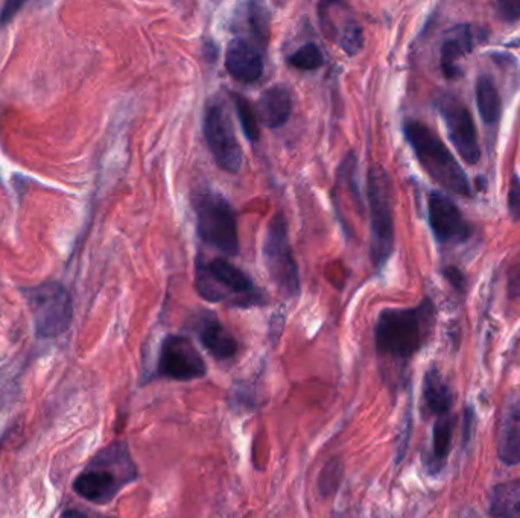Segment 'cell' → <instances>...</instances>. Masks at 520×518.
I'll use <instances>...</instances> for the list:
<instances>
[{
	"label": "cell",
	"mask_w": 520,
	"mask_h": 518,
	"mask_svg": "<svg viewBox=\"0 0 520 518\" xmlns=\"http://www.w3.org/2000/svg\"><path fill=\"white\" fill-rule=\"evenodd\" d=\"M437 108L448 130L449 140L467 165H478L481 160L478 130L467 105L454 95L438 98Z\"/></svg>",
	"instance_id": "cell-10"
},
{
	"label": "cell",
	"mask_w": 520,
	"mask_h": 518,
	"mask_svg": "<svg viewBox=\"0 0 520 518\" xmlns=\"http://www.w3.org/2000/svg\"><path fill=\"white\" fill-rule=\"evenodd\" d=\"M292 107H294V102H292L291 92L285 86H274L259 96L254 110H256L259 122H262L265 127L276 130L289 121Z\"/></svg>",
	"instance_id": "cell-18"
},
{
	"label": "cell",
	"mask_w": 520,
	"mask_h": 518,
	"mask_svg": "<svg viewBox=\"0 0 520 518\" xmlns=\"http://www.w3.org/2000/svg\"><path fill=\"white\" fill-rule=\"evenodd\" d=\"M486 38V29L482 26L473 25V23L455 26L454 31L441 45L440 67L444 76L448 79H455L463 75L458 63L473 52L475 46L484 42Z\"/></svg>",
	"instance_id": "cell-14"
},
{
	"label": "cell",
	"mask_w": 520,
	"mask_h": 518,
	"mask_svg": "<svg viewBox=\"0 0 520 518\" xmlns=\"http://www.w3.org/2000/svg\"><path fill=\"white\" fill-rule=\"evenodd\" d=\"M289 66L294 69L303 70V72H311V70L320 69L324 64V55L318 45L315 43H306L300 46L297 51L292 52L288 58Z\"/></svg>",
	"instance_id": "cell-24"
},
{
	"label": "cell",
	"mask_w": 520,
	"mask_h": 518,
	"mask_svg": "<svg viewBox=\"0 0 520 518\" xmlns=\"http://www.w3.org/2000/svg\"><path fill=\"white\" fill-rule=\"evenodd\" d=\"M437 309L426 297L414 307H390L379 313L375 327L379 356L406 364L423 350L434 333Z\"/></svg>",
	"instance_id": "cell-1"
},
{
	"label": "cell",
	"mask_w": 520,
	"mask_h": 518,
	"mask_svg": "<svg viewBox=\"0 0 520 518\" xmlns=\"http://www.w3.org/2000/svg\"><path fill=\"white\" fill-rule=\"evenodd\" d=\"M195 288L209 303H230L236 307L265 306L267 295L260 291L250 275L222 257L204 262L198 257L195 266Z\"/></svg>",
	"instance_id": "cell-3"
},
{
	"label": "cell",
	"mask_w": 520,
	"mask_h": 518,
	"mask_svg": "<svg viewBox=\"0 0 520 518\" xmlns=\"http://www.w3.org/2000/svg\"><path fill=\"white\" fill-rule=\"evenodd\" d=\"M367 199L370 212V259L376 269H381L393 256L396 241L393 181L382 166L373 165L368 171Z\"/></svg>",
	"instance_id": "cell-5"
},
{
	"label": "cell",
	"mask_w": 520,
	"mask_h": 518,
	"mask_svg": "<svg viewBox=\"0 0 520 518\" xmlns=\"http://www.w3.org/2000/svg\"><path fill=\"white\" fill-rule=\"evenodd\" d=\"M496 13H498L499 19L502 22L514 23L520 19V0L514 2V0H510V2H496Z\"/></svg>",
	"instance_id": "cell-27"
},
{
	"label": "cell",
	"mask_w": 520,
	"mask_h": 518,
	"mask_svg": "<svg viewBox=\"0 0 520 518\" xmlns=\"http://www.w3.org/2000/svg\"><path fill=\"white\" fill-rule=\"evenodd\" d=\"M428 222L440 245H461L473 236V227L451 196L443 192L428 195Z\"/></svg>",
	"instance_id": "cell-12"
},
{
	"label": "cell",
	"mask_w": 520,
	"mask_h": 518,
	"mask_svg": "<svg viewBox=\"0 0 520 518\" xmlns=\"http://www.w3.org/2000/svg\"><path fill=\"white\" fill-rule=\"evenodd\" d=\"M499 461L508 467L520 464V395H511L502 409L498 423Z\"/></svg>",
	"instance_id": "cell-16"
},
{
	"label": "cell",
	"mask_w": 520,
	"mask_h": 518,
	"mask_svg": "<svg viewBox=\"0 0 520 518\" xmlns=\"http://www.w3.org/2000/svg\"><path fill=\"white\" fill-rule=\"evenodd\" d=\"M226 69L239 83H257L264 76V57L247 38L235 37L227 46Z\"/></svg>",
	"instance_id": "cell-15"
},
{
	"label": "cell",
	"mask_w": 520,
	"mask_h": 518,
	"mask_svg": "<svg viewBox=\"0 0 520 518\" xmlns=\"http://www.w3.org/2000/svg\"><path fill=\"white\" fill-rule=\"evenodd\" d=\"M203 134L216 165L227 174H238L244 162V152L236 137L235 125L226 104L210 102L204 111Z\"/></svg>",
	"instance_id": "cell-9"
},
{
	"label": "cell",
	"mask_w": 520,
	"mask_h": 518,
	"mask_svg": "<svg viewBox=\"0 0 520 518\" xmlns=\"http://www.w3.org/2000/svg\"><path fill=\"white\" fill-rule=\"evenodd\" d=\"M489 512L492 518H520V477L493 487Z\"/></svg>",
	"instance_id": "cell-22"
},
{
	"label": "cell",
	"mask_w": 520,
	"mask_h": 518,
	"mask_svg": "<svg viewBox=\"0 0 520 518\" xmlns=\"http://www.w3.org/2000/svg\"><path fill=\"white\" fill-rule=\"evenodd\" d=\"M473 430H475V411L472 406H467L463 412V427H461V435H463V446H469L472 440Z\"/></svg>",
	"instance_id": "cell-28"
},
{
	"label": "cell",
	"mask_w": 520,
	"mask_h": 518,
	"mask_svg": "<svg viewBox=\"0 0 520 518\" xmlns=\"http://www.w3.org/2000/svg\"><path fill=\"white\" fill-rule=\"evenodd\" d=\"M22 7V2H10V4L5 5L4 11H2V17H0V23L5 25V23L10 22V20L16 16V11Z\"/></svg>",
	"instance_id": "cell-31"
},
{
	"label": "cell",
	"mask_w": 520,
	"mask_h": 518,
	"mask_svg": "<svg viewBox=\"0 0 520 518\" xmlns=\"http://www.w3.org/2000/svg\"><path fill=\"white\" fill-rule=\"evenodd\" d=\"M157 371L165 379L191 382L206 376L207 365L191 339L171 335L163 339Z\"/></svg>",
	"instance_id": "cell-11"
},
{
	"label": "cell",
	"mask_w": 520,
	"mask_h": 518,
	"mask_svg": "<svg viewBox=\"0 0 520 518\" xmlns=\"http://www.w3.org/2000/svg\"><path fill=\"white\" fill-rule=\"evenodd\" d=\"M476 107L482 122L490 130L498 128L502 116V99L495 79L487 73L478 76L475 84Z\"/></svg>",
	"instance_id": "cell-20"
},
{
	"label": "cell",
	"mask_w": 520,
	"mask_h": 518,
	"mask_svg": "<svg viewBox=\"0 0 520 518\" xmlns=\"http://www.w3.org/2000/svg\"><path fill=\"white\" fill-rule=\"evenodd\" d=\"M338 4L320 5V26L330 42L337 43L347 55L355 57L364 46V32L352 14L338 13Z\"/></svg>",
	"instance_id": "cell-13"
},
{
	"label": "cell",
	"mask_w": 520,
	"mask_h": 518,
	"mask_svg": "<svg viewBox=\"0 0 520 518\" xmlns=\"http://www.w3.org/2000/svg\"><path fill=\"white\" fill-rule=\"evenodd\" d=\"M508 215L514 222L520 221V177L511 175L510 189H508Z\"/></svg>",
	"instance_id": "cell-26"
},
{
	"label": "cell",
	"mask_w": 520,
	"mask_h": 518,
	"mask_svg": "<svg viewBox=\"0 0 520 518\" xmlns=\"http://www.w3.org/2000/svg\"><path fill=\"white\" fill-rule=\"evenodd\" d=\"M444 275L448 278V282L454 286L457 291H464V283H466V278H464L463 272L458 271L455 266H448L446 271H444Z\"/></svg>",
	"instance_id": "cell-30"
},
{
	"label": "cell",
	"mask_w": 520,
	"mask_h": 518,
	"mask_svg": "<svg viewBox=\"0 0 520 518\" xmlns=\"http://www.w3.org/2000/svg\"><path fill=\"white\" fill-rule=\"evenodd\" d=\"M191 204L201 241L224 256H238V218L229 199L216 190L201 187L192 193Z\"/></svg>",
	"instance_id": "cell-6"
},
{
	"label": "cell",
	"mask_w": 520,
	"mask_h": 518,
	"mask_svg": "<svg viewBox=\"0 0 520 518\" xmlns=\"http://www.w3.org/2000/svg\"><path fill=\"white\" fill-rule=\"evenodd\" d=\"M452 405L454 395L451 386L437 367L429 368L423 379V408L426 414L437 418L446 417L451 415Z\"/></svg>",
	"instance_id": "cell-19"
},
{
	"label": "cell",
	"mask_w": 520,
	"mask_h": 518,
	"mask_svg": "<svg viewBox=\"0 0 520 518\" xmlns=\"http://www.w3.org/2000/svg\"><path fill=\"white\" fill-rule=\"evenodd\" d=\"M508 295L511 300L520 298V262L511 266L510 272H508Z\"/></svg>",
	"instance_id": "cell-29"
},
{
	"label": "cell",
	"mask_w": 520,
	"mask_h": 518,
	"mask_svg": "<svg viewBox=\"0 0 520 518\" xmlns=\"http://www.w3.org/2000/svg\"><path fill=\"white\" fill-rule=\"evenodd\" d=\"M344 468L343 465L338 461H330L326 467L323 468L320 474V493L324 497L330 496V494L337 491L338 485L341 484L343 479Z\"/></svg>",
	"instance_id": "cell-25"
},
{
	"label": "cell",
	"mask_w": 520,
	"mask_h": 518,
	"mask_svg": "<svg viewBox=\"0 0 520 518\" xmlns=\"http://www.w3.org/2000/svg\"><path fill=\"white\" fill-rule=\"evenodd\" d=\"M233 104L236 108V116H238L239 124L245 137L251 143H257L260 139L259 119H257L256 110H254L251 102L245 96L239 93H232Z\"/></svg>",
	"instance_id": "cell-23"
},
{
	"label": "cell",
	"mask_w": 520,
	"mask_h": 518,
	"mask_svg": "<svg viewBox=\"0 0 520 518\" xmlns=\"http://www.w3.org/2000/svg\"><path fill=\"white\" fill-rule=\"evenodd\" d=\"M262 254L274 286L285 297H299L302 289L299 265L295 262L294 251L289 241L288 221L282 213L273 216L268 224Z\"/></svg>",
	"instance_id": "cell-7"
},
{
	"label": "cell",
	"mask_w": 520,
	"mask_h": 518,
	"mask_svg": "<svg viewBox=\"0 0 520 518\" xmlns=\"http://www.w3.org/2000/svg\"><path fill=\"white\" fill-rule=\"evenodd\" d=\"M136 479V465L131 461L128 447L115 444L93 459L87 470L73 482V490L87 502L107 505Z\"/></svg>",
	"instance_id": "cell-4"
},
{
	"label": "cell",
	"mask_w": 520,
	"mask_h": 518,
	"mask_svg": "<svg viewBox=\"0 0 520 518\" xmlns=\"http://www.w3.org/2000/svg\"><path fill=\"white\" fill-rule=\"evenodd\" d=\"M455 420L451 415L435 420L432 432V449L426 458V468L432 476H437L446 467L449 452H451L452 438H454Z\"/></svg>",
	"instance_id": "cell-21"
},
{
	"label": "cell",
	"mask_w": 520,
	"mask_h": 518,
	"mask_svg": "<svg viewBox=\"0 0 520 518\" xmlns=\"http://www.w3.org/2000/svg\"><path fill=\"white\" fill-rule=\"evenodd\" d=\"M60 518H87V515L84 514V512L78 511V509H66V511L60 515Z\"/></svg>",
	"instance_id": "cell-32"
},
{
	"label": "cell",
	"mask_w": 520,
	"mask_h": 518,
	"mask_svg": "<svg viewBox=\"0 0 520 518\" xmlns=\"http://www.w3.org/2000/svg\"><path fill=\"white\" fill-rule=\"evenodd\" d=\"M34 316L35 332L40 338L63 335L73 318L72 298L57 282H46L23 291Z\"/></svg>",
	"instance_id": "cell-8"
},
{
	"label": "cell",
	"mask_w": 520,
	"mask_h": 518,
	"mask_svg": "<svg viewBox=\"0 0 520 518\" xmlns=\"http://www.w3.org/2000/svg\"><path fill=\"white\" fill-rule=\"evenodd\" d=\"M403 136L416 155L423 171L440 184L446 192L460 198H473L472 184L451 149L428 125L420 121H406Z\"/></svg>",
	"instance_id": "cell-2"
},
{
	"label": "cell",
	"mask_w": 520,
	"mask_h": 518,
	"mask_svg": "<svg viewBox=\"0 0 520 518\" xmlns=\"http://www.w3.org/2000/svg\"><path fill=\"white\" fill-rule=\"evenodd\" d=\"M197 332L201 344L216 361H230L238 353V341L235 336L219 323L213 313L201 316Z\"/></svg>",
	"instance_id": "cell-17"
}]
</instances>
